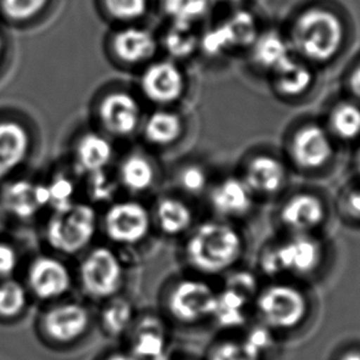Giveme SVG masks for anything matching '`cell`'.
<instances>
[{
  "label": "cell",
  "instance_id": "obj_1",
  "mask_svg": "<svg viewBox=\"0 0 360 360\" xmlns=\"http://www.w3.org/2000/svg\"><path fill=\"white\" fill-rule=\"evenodd\" d=\"M292 55L309 65H332L345 52L348 29L335 6L314 4L297 11L284 32Z\"/></svg>",
  "mask_w": 360,
  "mask_h": 360
},
{
  "label": "cell",
  "instance_id": "obj_2",
  "mask_svg": "<svg viewBox=\"0 0 360 360\" xmlns=\"http://www.w3.org/2000/svg\"><path fill=\"white\" fill-rule=\"evenodd\" d=\"M243 240L235 227L225 222H205L186 243V258L193 268L215 276L232 268L240 259Z\"/></svg>",
  "mask_w": 360,
  "mask_h": 360
},
{
  "label": "cell",
  "instance_id": "obj_3",
  "mask_svg": "<svg viewBox=\"0 0 360 360\" xmlns=\"http://www.w3.org/2000/svg\"><path fill=\"white\" fill-rule=\"evenodd\" d=\"M337 145L323 121H302L286 136L285 155L297 169L314 173L333 162Z\"/></svg>",
  "mask_w": 360,
  "mask_h": 360
},
{
  "label": "cell",
  "instance_id": "obj_4",
  "mask_svg": "<svg viewBox=\"0 0 360 360\" xmlns=\"http://www.w3.org/2000/svg\"><path fill=\"white\" fill-rule=\"evenodd\" d=\"M322 257V245L312 235H292L268 247L260 255L259 263L266 276H304L320 266Z\"/></svg>",
  "mask_w": 360,
  "mask_h": 360
},
{
  "label": "cell",
  "instance_id": "obj_5",
  "mask_svg": "<svg viewBox=\"0 0 360 360\" xmlns=\"http://www.w3.org/2000/svg\"><path fill=\"white\" fill-rule=\"evenodd\" d=\"M96 214L84 204H70L55 210L47 224V240L56 250L73 255L89 245L96 235Z\"/></svg>",
  "mask_w": 360,
  "mask_h": 360
},
{
  "label": "cell",
  "instance_id": "obj_6",
  "mask_svg": "<svg viewBox=\"0 0 360 360\" xmlns=\"http://www.w3.org/2000/svg\"><path fill=\"white\" fill-rule=\"evenodd\" d=\"M257 310L270 330H292L305 320L309 301L295 286L273 284L257 295Z\"/></svg>",
  "mask_w": 360,
  "mask_h": 360
},
{
  "label": "cell",
  "instance_id": "obj_7",
  "mask_svg": "<svg viewBox=\"0 0 360 360\" xmlns=\"http://www.w3.org/2000/svg\"><path fill=\"white\" fill-rule=\"evenodd\" d=\"M122 281V266L114 252L99 247L90 252L80 266V281L88 295L106 299L119 291Z\"/></svg>",
  "mask_w": 360,
  "mask_h": 360
},
{
  "label": "cell",
  "instance_id": "obj_8",
  "mask_svg": "<svg viewBox=\"0 0 360 360\" xmlns=\"http://www.w3.org/2000/svg\"><path fill=\"white\" fill-rule=\"evenodd\" d=\"M217 292L204 281H184L175 286L168 299V307L176 320L194 323L211 317Z\"/></svg>",
  "mask_w": 360,
  "mask_h": 360
},
{
  "label": "cell",
  "instance_id": "obj_9",
  "mask_svg": "<svg viewBox=\"0 0 360 360\" xmlns=\"http://www.w3.org/2000/svg\"><path fill=\"white\" fill-rule=\"evenodd\" d=\"M240 176L255 196H271L285 188L289 170L281 157L270 152H259L245 160Z\"/></svg>",
  "mask_w": 360,
  "mask_h": 360
},
{
  "label": "cell",
  "instance_id": "obj_10",
  "mask_svg": "<svg viewBox=\"0 0 360 360\" xmlns=\"http://www.w3.org/2000/svg\"><path fill=\"white\" fill-rule=\"evenodd\" d=\"M186 89L184 73L169 60L152 63L141 75V90L143 96L158 105H169L179 101Z\"/></svg>",
  "mask_w": 360,
  "mask_h": 360
},
{
  "label": "cell",
  "instance_id": "obj_11",
  "mask_svg": "<svg viewBox=\"0 0 360 360\" xmlns=\"http://www.w3.org/2000/svg\"><path fill=\"white\" fill-rule=\"evenodd\" d=\"M150 226L148 211L139 202H117L106 212V233L121 245L139 243L148 233Z\"/></svg>",
  "mask_w": 360,
  "mask_h": 360
},
{
  "label": "cell",
  "instance_id": "obj_12",
  "mask_svg": "<svg viewBox=\"0 0 360 360\" xmlns=\"http://www.w3.org/2000/svg\"><path fill=\"white\" fill-rule=\"evenodd\" d=\"M270 89L284 101H295L310 93L316 84V68L295 55L286 58L268 75Z\"/></svg>",
  "mask_w": 360,
  "mask_h": 360
},
{
  "label": "cell",
  "instance_id": "obj_13",
  "mask_svg": "<svg viewBox=\"0 0 360 360\" xmlns=\"http://www.w3.org/2000/svg\"><path fill=\"white\" fill-rule=\"evenodd\" d=\"M98 114L103 127L119 137L132 135L140 125V104L126 91H114L104 96Z\"/></svg>",
  "mask_w": 360,
  "mask_h": 360
},
{
  "label": "cell",
  "instance_id": "obj_14",
  "mask_svg": "<svg viewBox=\"0 0 360 360\" xmlns=\"http://www.w3.org/2000/svg\"><path fill=\"white\" fill-rule=\"evenodd\" d=\"M325 202L314 193L301 191L290 196L281 211V219L292 235H311L326 219Z\"/></svg>",
  "mask_w": 360,
  "mask_h": 360
},
{
  "label": "cell",
  "instance_id": "obj_15",
  "mask_svg": "<svg viewBox=\"0 0 360 360\" xmlns=\"http://www.w3.org/2000/svg\"><path fill=\"white\" fill-rule=\"evenodd\" d=\"M89 327V312L84 306L68 302L55 306L44 316V328L51 340L70 343L84 335Z\"/></svg>",
  "mask_w": 360,
  "mask_h": 360
},
{
  "label": "cell",
  "instance_id": "obj_16",
  "mask_svg": "<svg viewBox=\"0 0 360 360\" xmlns=\"http://www.w3.org/2000/svg\"><path fill=\"white\" fill-rule=\"evenodd\" d=\"M210 200L219 215L227 219H240L252 210L255 194L240 175L227 176L212 188Z\"/></svg>",
  "mask_w": 360,
  "mask_h": 360
},
{
  "label": "cell",
  "instance_id": "obj_17",
  "mask_svg": "<svg viewBox=\"0 0 360 360\" xmlns=\"http://www.w3.org/2000/svg\"><path fill=\"white\" fill-rule=\"evenodd\" d=\"M27 279L31 290L42 300L60 297L70 286V270L62 262L51 257L37 258L31 264Z\"/></svg>",
  "mask_w": 360,
  "mask_h": 360
},
{
  "label": "cell",
  "instance_id": "obj_18",
  "mask_svg": "<svg viewBox=\"0 0 360 360\" xmlns=\"http://www.w3.org/2000/svg\"><path fill=\"white\" fill-rule=\"evenodd\" d=\"M31 140L25 126L14 120L0 121V179L11 174L26 160Z\"/></svg>",
  "mask_w": 360,
  "mask_h": 360
},
{
  "label": "cell",
  "instance_id": "obj_19",
  "mask_svg": "<svg viewBox=\"0 0 360 360\" xmlns=\"http://www.w3.org/2000/svg\"><path fill=\"white\" fill-rule=\"evenodd\" d=\"M247 53L252 65L266 75L292 55L285 34L276 30L260 31Z\"/></svg>",
  "mask_w": 360,
  "mask_h": 360
},
{
  "label": "cell",
  "instance_id": "obj_20",
  "mask_svg": "<svg viewBox=\"0 0 360 360\" xmlns=\"http://www.w3.org/2000/svg\"><path fill=\"white\" fill-rule=\"evenodd\" d=\"M157 47L155 35L142 27H126L112 39L114 53L126 65H140L150 60Z\"/></svg>",
  "mask_w": 360,
  "mask_h": 360
},
{
  "label": "cell",
  "instance_id": "obj_21",
  "mask_svg": "<svg viewBox=\"0 0 360 360\" xmlns=\"http://www.w3.org/2000/svg\"><path fill=\"white\" fill-rule=\"evenodd\" d=\"M3 202L6 210L13 215L20 219H29L35 215L42 206L50 204L49 188L32 184L26 180L15 181L6 186L3 193Z\"/></svg>",
  "mask_w": 360,
  "mask_h": 360
},
{
  "label": "cell",
  "instance_id": "obj_22",
  "mask_svg": "<svg viewBox=\"0 0 360 360\" xmlns=\"http://www.w3.org/2000/svg\"><path fill=\"white\" fill-rule=\"evenodd\" d=\"M337 143H353L360 140V104L347 98L330 106L323 121Z\"/></svg>",
  "mask_w": 360,
  "mask_h": 360
},
{
  "label": "cell",
  "instance_id": "obj_23",
  "mask_svg": "<svg viewBox=\"0 0 360 360\" xmlns=\"http://www.w3.org/2000/svg\"><path fill=\"white\" fill-rule=\"evenodd\" d=\"M167 335L163 322L153 316L141 321L134 335L132 349L136 358L158 360L165 354Z\"/></svg>",
  "mask_w": 360,
  "mask_h": 360
},
{
  "label": "cell",
  "instance_id": "obj_24",
  "mask_svg": "<svg viewBox=\"0 0 360 360\" xmlns=\"http://www.w3.org/2000/svg\"><path fill=\"white\" fill-rule=\"evenodd\" d=\"M77 162L82 169L90 174L101 173L112 158V146L104 136L94 132L80 137L75 148Z\"/></svg>",
  "mask_w": 360,
  "mask_h": 360
},
{
  "label": "cell",
  "instance_id": "obj_25",
  "mask_svg": "<svg viewBox=\"0 0 360 360\" xmlns=\"http://www.w3.org/2000/svg\"><path fill=\"white\" fill-rule=\"evenodd\" d=\"M184 124L178 114L158 110L150 114L143 126L146 140L155 146H169L179 140Z\"/></svg>",
  "mask_w": 360,
  "mask_h": 360
},
{
  "label": "cell",
  "instance_id": "obj_26",
  "mask_svg": "<svg viewBox=\"0 0 360 360\" xmlns=\"http://www.w3.org/2000/svg\"><path fill=\"white\" fill-rule=\"evenodd\" d=\"M248 304L250 301L243 296L225 288V290L216 295L215 307L211 317H214L221 327H240L245 322Z\"/></svg>",
  "mask_w": 360,
  "mask_h": 360
},
{
  "label": "cell",
  "instance_id": "obj_27",
  "mask_svg": "<svg viewBox=\"0 0 360 360\" xmlns=\"http://www.w3.org/2000/svg\"><path fill=\"white\" fill-rule=\"evenodd\" d=\"M155 176L153 165L140 153L129 155L120 167L122 184L134 193L147 191L153 184Z\"/></svg>",
  "mask_w": 360,
  "mask_h": 360
},
{
  "label": "cell",
  "instance_id": "obj_28",
  "mask_svg": "<svg viewBox=\"0 0 360 360\" xmlns=\"http://www.w3.org/2000/svg\"><path fill=\"white\" fill-rule=\"evenodd\" d=\"M157 219L162 231L169 236L179 235L188 230L193 221V214L186 204L178 199L167 198L157 209Z\"/></svg>",
  "mask_w": 360,
  "mask_h": 360
},
{
  "label": "cell",
  "instance_id": "obj_29",
  "mask_svg": "<svg viewBox=\"0 0 360 360\" xmlns=\"http://www.w3.org/2000/svg\"><path fill=\"white\" fill-rule=\"evenodd\" d=\"M165 46L172 57L183 60L191 57L200 47V39L194 31V25L173 22L165 35Z\"/></svg>",
  "mask_w": 360,
  "mask_h": 360
},
{
  "label": "cell",
  "instance_id": "obj_30",
  "mask_svg": "<svg viewBox=\"0 0 360 360\" xmlns=\"http://www.w3.org/2000/svg\"><path fill=\"white\" fill-rule=\"evenodd\" d=\"M214 0H162L165 14L173 22L194 25L207 15Z\"/></svg>",
  "mask_w": 360,
  "mask_h": 360
},
{
  "label": "cell",
  "instance_id": "obj_31",
  "mask_svg": "<svg viewBox=\"0 0 360 360\" xmlns=\"http://www.w3.org/2000/svg\"><path fill=\"white\" fill-rule=\"evenodd\" d=\"M134 310L130 302L124 299L111 301L103 311V327L110 335H120L131 325Z\"/></svg>",
  "mask_w": 360,
  "mask_h": 360
},
{
  "label": "cell",
  "instance_id": "obj_32",
  "mask_svg": "<svg viewBox=\"0 0 360 360\" xmlns=\"http://www.w3.org/2000/svg\"><path fill=\"white\" fill-rule=\"evenodd\" d=\"M26 291L20 283L6 281L0 284V316L4 319H13L20 315L25 309Z\"/></svg>",
  "mask_w": 360,
  "mask_h": 360
},
{
  "label": "cell",
  "instance_id": "obj_33",
  "mask_svg": "<svg viewBox=\"0 0 360 360\" xmlns=\"http://www.w3.org/2000/svg\"><path fill=\"white\" fill-rule=\"evenodd\" d=\"M263 355L245 340H226L211 350L209 360H262Z\"/></svg>",
  "mask_w": 360,
  "mask_h": 360
},
{
  "label": "cell",
  "instance_id": "obj_34",
  "mask_svg": "<svg viewBox=\"0 0 360 360\" xmlns=\"http://www.w3.org/2000/svg\"><path fill=\"white\" fill-rule=\"evenodd\" d=\"M50 0H0V11L13 21H26L40 14Z\"/></svg>",
  "mask_w": 360,
  "mask_h": 360
},
{
  "label": "cell",
  "instance_id": "obj_35",
  "mask_svg": "<svg viewBox=\"0 0 360 360\" xmlns=\"http://www.w3.org/2000/svg\"><path fill=\"white\" fill-rule=\"evenodd\" d=\"M106 13L115 20L132 21L145 15L148 0H103Z\"/></svg>",
  "mask_w": 360,
  "mask_h": 360
},
{
  "label": "cell",
  "instance_id": "obj_36",
  "mask_svg": "<svg viewBox=\"0 0 360 360\" xmlns=\"http://www.w3.org/2000/svg\"><path fill=\"white\" fill-rule=\"evenodd\" d=\"M180 186L191 194H200L207 186V174L199 165H188L180 172Z\"/></svg>",
  "mask_w": 360,
  "mask_h": 360
},
{
  "label": "cell",
  "instance_id": "obj_37",
  "mask_svg": "<svg viewBox=\"0 0 360 360\" xmlns=\"http://www.w3.org/2000/svg\"><path fill=\"white\" fill-rule=\"evenodd\" d=\"M257 279L252 273L248 271H238L235 276H231L226 288L235 291L238 295L243 296L245 299L250 301L258 295L257 292Z\"/></svg>",
  "mask_w": 360,
  "mask_h": 360
},
{
  "label": "cell",
  "instance_id": "obj_38",
  "mask_svg": "<svg viewBox=\"0 0 360 360\" xmlns=\"http://www.w3.org/2000/svg\"><path fill=\"white\" fill-rule=\"evenodd\" d=\"M47 188H49V194H50V204L55 206V210L72 204L70 199L73 195L75 188H73L70 180L65 179V178H57Z\"/></svg>",
  "mask_w": 360,
  "mask_h": 360
},
{
  "label": "cell",
  "instance_id": "obj_39",
  "mask_svg": "<svg viewBox=\"0 0 360 360\" xmlns=\"http://www.w3.org/2000/svg\"><path fill=\"white\" fill-rule=\"evenodd\" d=\"M245 340L262 355H264L274 345L271 330L264 325L253 327L245 335Z\"/></svg>",
  "mask_w": 360,
  "mask_h": 360
},
{
  "label": "cell",
  "instance_id": "obj_40",
  "mask_svg": "<svg viewBox=\"0 0 360 360\" xmlns=\"http://www.w3.org/2000/svg\"><path fill=\"white\" fill-rule=\"evenodd\" d=\"M345 85L348 98L360 104V58L350 65L345 75Z\"/></svg>",
  "mask_w": 360,
  "mask_h": 360
},
{
  "label": "cell",
  "instance_id": "obj_41",
  "mask_svg": "<svg viewBox=\"0 0 360 360\" xmlns=\"http://www.w3.org/2000/svg\"><path fill=\"white\" fill-rule=\"evenodd\" d=\"M18 264V255L11 245L0 243V278L11 276Z\"/></svg>",
  "mask_w": 360,
  "mask_h": 360
},
{
  "label": "cell",
  "instance_id": "obj_42",
  "mask_svg": "<svg viewBox=\"0 0 360 360\" xmlns=\"http://www.w3.org/2000/svg\"><path fill=\"white\" fill-rule=\"evenodd\" d=\"M345 209L352 217L360 220V186L350 188L345 193Z\"/></svg>",
  "mask_w": 360,
  "mask_h": 360
},
{
  "label": "cell",
  "instance_id": "obj_43",
  "mask_svg": "<svg viewBox=\"0 0 360 360\" xmlns=\"http://www.w3.org/2000/svg\"><path fill=\"white\" fill-rule=\"evenodd\" d=\"M338 360H360V350H349L343 355H340Z\"/></svg>",
  "mask_w": 360,
  "mask_h": 360
},
{
  "label": "cell",
  "instance_id": "obj_44",
  "mask_svg": "<svg viewBox=\"0 0 360 360\" xmlns=\"http://www.w3.org/2000/svg\"><path fill=\"white\" fill-rule=\"evenodd\" d=\"M106 360H140L136 358L135 355L129 354H114L109 356Z\"/></svg>",
  "mask_w": 360,
  "mask_h": 360
},
{
  "label": "cell",
  "instance_id": "obj_45",
  "mask_svg": "<svg viewBox=\"0 0 360 360\" xmlns=\"http://www.w3.org/2000/svg\"><path fill=\"white\" fill-rule=\"evenodd\" d=\"M219 1V3H226V4H230V6H240L243 3H245L247 0H214V3Z\"/></svg>",
  "mask_w": 360,
  "mask_h": 360
},
{
  "label": "cell",
  "instance_id": "obj_46",
  "mask_svg": "<svg viewBox=\"0 0 360 360\" xmlns=\"http://www.w3.org/2000/svg\"><path fill=\"white\" fill-rule=\"evenodd\" d=\"M354 167H355V172L358 173V175L360 176V148L358 150V152L355 153V158H354Z\"/></svg>",
  "mask_w": 360,
  "mask_h": 360
},
{
  "label": "cell",
  "instance_id": "obj_47",
  "mask_svg": "<svg viewBox=\"0 0 360 360\" xmlns=\"http://www.w3.org/2000/svg\"><path fill=\"white\" fill-rule=\"evenodd\" d=\"M3 51H4V42H3V37L0 35V58L3 56Z\"/></svg>",
  "mask_w": 360,
  "mask_h": 360
}]
</instances>
